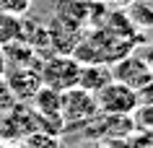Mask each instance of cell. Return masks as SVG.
<instances>
[{"instance_id": "cell-2", "label": "cell", "mask_w": 153, "mask_h": 148, "mask_svg": "<svg viewBox=\"0 0 153 148\" xmlns=\"http://www.w3.org/2000/svg\"><path fill=\"white\" fill-rule=\"evenodd\" d=\"M62 122L65 130L68 127H83V125H91L99 117V107H96V96L88 94L83 89H68L62 91Z\"/></svg>"}, {"instance_id": "cell-6", "label": "cell", "mask_w": 153, "mask_h": 148, "mask_svg": "<svg viewBox=\"0 0 153 148\" xmlns=\"http://www.w3.org/2000/svg\"><path fill=\"white\" fill-rule=\"evenodd\" d=\"M47 36H49V49L52 52H57V55H70L73 49H75V44L81 42L83 29H78V26H73V24H68V21L55 16L52 24L47 26Z\"/></svg>"}, {"instance_id": "cell-19", "label": "cell", "mask_w": 153, "mask_h": 148, "mask_svg": "<svg viewBox=\"0 0 153 148\" xmlns=\"http://www.w3.org/2000/svg\"><path fill=\"white\" fill-rule=\"evenodd\" d=\"M10 148H24V146H21V143H16V146H10Z\"/></svg>"}, {"instance_id": "cell-13", "label": "cell", "mask_w": 153, "mask_h": 148, "mask_svg": "<svg viewBox=\"0 0 153 148\" xmlns=\"http://www.w3.org/2000/svg\"><path fill=\"white\" fill-rule=\"evenodd\" d=\"M16 104V99L10 96L8 86H5V81H3V75H0V112H5V109H10Z\"/></svg>"}, {"instance_id": "cell-10", "label": "cell", "mask_w": 153, "mask_h": 148, "mask_svg": "<svg viewBox=\"0 0 153 148\" xmlns=\"http://www.w3.org/2000/svg\"><path fill=\"white\" fill-rule=\"evenodd\" d=\"M21 29H24V18L10 16V13H3V10H0V47L8 44V42L21 39Z\"/></svg>"}, {"instance_id": "cell-1", "label": "cell", "mask_w": 153, "mask_h": 148, "mask_svg": "<svg viewBox=\"0 0 153 148\" xmlns=\"http://www.w3.org/2000/svg\"><path fill=\"white\" fill-rule=\"evenodd\" d=\"M39 75H42V86H47L52 91H68L78 86V75H81V62L73 55H47L39 62Z\"/></svg>"}, {"instance_id": "cell-3", "label": "cell", "mask_w": 153, "mask_h": 148, "mask_svg": "<svg viewBox=\"0 0 153 148\" xmlns=\"http://www.w3.org/2000/svg\"><path fill=\"white\" fill-rule=\"evenodd\" d=\"M96 96V107H99V115H114V117H130L135 112V107L140 104L137 99V91H132L130 86L120 81H109L101 91L94 94Z\"/></svg>"}, {"instance_id": "cell-8", "label": "cell", "mask_w": 153, "mask_h": 148, "mask_svg": "<svg viewBox=\"0 0 153 148\" xmlns=\"http://www.w3.org/2000/svg\"><path fill=\"white\" fill-rule=\"evenodd\" d=\"M125 16L135 29H153V0H132L125 8Z\"/></svg>"}, {"instance_id": "cell-16", "label": "cell", "mask_w": 153, "mask_h": 148, "mask_svg": "<svg viewBox=\"0 0 153 148\" xmlns=\"http://www.w3.org/2000/svg\"><path fill=\"white\" fill-rule=\"evenodd\" d=\"M5 73V55H3V47H0V75Z\"/></svg>"}, {"instance_id": "cell-17", "label": "cell", "mask_w": 153, "mask_h": 148, "mask_svg": "<svg viewBox=\"0 0 153 148\" xmlns=\"http://www.w3.org/2000/svg\"><path fill=\"white\" fill-rule=\"evenodd\" d=\"M70 148H101V146H96V143H78V146H70Z\"/></svg>"}, {"instance_id": "cell-11", "label": "cell", "mask_w": 153, "mask_h": 148, "mask_svg": "<svg viewBox=\"0 0 153 148\" xmlns=\"http://www.w3.org/2000/svg\"><path fill=\"white\" fill-rule=\"evenodd\" d=\"M21 146L24 148H62V143H60V135H55V132L34 130L21 140Z\"/></svg>"}, {"instance_id": "cell-7", "label": "cell", "mask_w": 153, "mask_h": 148, "mask_svg": "<svg viewBox=\"0 0 153 148\" xmlns=\"http://www.w3.org/2000/svg\"><path fill=\"white\" fill-rule=\"evenodd\" d=\"M112 81V68L106 62H91V65H81V75H78V89L96 94Z\"/></svg>"}, {"instance_id": "cell-12", "label": "cell", "mask_w": 153, "mask_h": 148, "mask_svg": "<svg viewBox=\"0 0 153 148\" xmlns=\"http://www.w3.org/2000/svg\"><path fill=\"white\" fill-rule=\"evenodd\" d=\"M31 5H34V0H0V10L10 13V16H18V18H24Z\"/></svg>"}, {"instance_id": "cell-18", "label": "cell", "mask_w": 153, "mask_h": 148, "mask_svg": "<svg viewBox=\"0 0 153 148\" xmlns=\"http://www.w3.org/2000/svg\"><path fill=\"white\" fill-rule=\"evenodd\" d=\"M0 148H10V146H8V143H5V140H0Z\"/></svg>"}, {"instance_id": "cell-4", "label": "cell", "mask_w": 153, "mask_h": 148, "mask_svg": "<svg viewBox=\"0 0 153 148\" xmlns=\"http://www.w3.org/2000/svg\"><path fill=\"white\" fill-rule=\"evenodd\" d=\"M3 81L8 86L10 96L16 99V101H31L34 94L42 89V75H39V68H5V73H3Z\"/></svg>"}, {"instance_id": "cell-15", "label": "cell", "mask_w": 153, "mask_h": 148, "mask_svg": "<svg viewBox=\"0 0 153 148\" xmlns=\"http://www.w3.org/2000/svg\"><path fill=\"white\" fill-rule=\"evenodd\" d=\"M140 57L145 60V65L151 68V73H153V44H148V47L143 49V55H140Z\"/></svg>"}, {"instance_id": "cell-9", "label": "cell", "mask_w": 153, "mask_h": 148, "mask_svg": "<svg viewBox=\"0 0 153 148\" xmlns=\"http://www.w3.org/2000/svg\"><path fill=\"white\" fill-rule=\"evenodd\" d=\"M130 120H132V132H140L143 138L153 140V104H137Z\"/></svg>"}, {"instance_id": "cell-5", "label": "cell", "mask_w": 153, "mask_h": 148, "mask_svg": "<svg viewBox=\"0 0 153 148\" xmlns=\"http://www.w3.org/2000/svg\"><path fill=\"white\" fill-rule=\"evenodd\" d=\"M109 68H112V78L114 81L130 86L132 91L145 89V86L151 83V78H153L151 68L145 65V60L140 57V55H125V57H120Z\"/></svg>"}, {"instance_id": "cell-14", "label": "cell", "mask_w": 153, "mask_h": 148, "mask_svg": "<svg viewBox=\"0 0 153 148\" xmlns=\"http://www.w3.org/2000/svg\"><path fill=\"white\" fill-rule=\"evenodd\" d=\"M132 3V0H101V5H106V8H112V10H125Z\"/></svg>"}]
</instances>
